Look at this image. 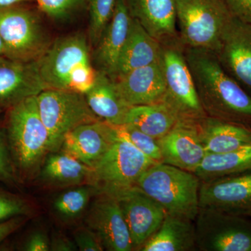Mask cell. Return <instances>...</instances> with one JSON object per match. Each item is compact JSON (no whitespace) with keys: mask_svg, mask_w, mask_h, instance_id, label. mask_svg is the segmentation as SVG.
I'll use <instances>...</instances> for the list:
<instances>
[{"mask_svg":"<svg viewBox=\"0 0 251 251\" xmlns=\"http://www.w3.org/2000/svg\"><path fill=\"white\" fill-rule=\"evenodd\" d=\"M184 52L206 115L251 128V96L225 72L215 52L184 47Z\"/></svg>","mask_w":251,"mask_h":251,"instance_id":"1","label":"cell"},{"mask_svg":"<svg viewBox=\"0 0 251 251\" xmlns=\"http://www.w3.org/2000/svg\"><path fill=\"white\" fill-rule=\"evenodd\" d=\"M37 96L28 97L10 107L6 136L16 175L23 178L34 176L49 153V132L38 108Z\"/></svg>","mask_w":251,"mask_h":251,"instance_id":"2","label":"cell"},{"mask_svg":"<svg viewBox=\"0 0 251 251\" xmlns=\"http://www.w3.org/2000/svg\"><path fill=\"white\" fill-rule=\"evenodd\" d=\"M36 62L46 90L71 91L85 95L93 87L98 73L92 67L87 39L81 34L57 39Z\"/></svg>","mask_w":251,"mask_h":251,"instance_id":"3","label":"cell"},{"mask_svg":"<svg viewBox=\"0 0 251 251\" xmlns=\"http://www.w3.org/2000/svg\"><path fill=\"white\" fill-rule=\"evenodd\" d=\"M201 181L192 172L163 162L140 176L136 186L163 208L167 214L195 221L200 210Z\"/></svg>","mask_w":251,"mask_h":251,"instance_id":"4","label":"cell"},{"mask_svg":"<svg viewBox=\"0 0 251 251\" xmlns=\"http://www.w3.org/2000/svg\"><path fill=\"white\" fill-rule=\"evenodd\" d=\"M180 42L184 48L217 52L234 17L224 0H175Z\"/></svg>","mask_w":251,"mask_h":251,"instance_id":"5","label":"cell"},{"mask_svg":"<svg viewBox=\"0 0 251 251\" xmlns=\"http://www.w3.org/2000/svg\"><path fill=\"white\" fill-rule=\"evenodd\" d=\"M158 163L117 135V139L93 168L91 185L97 193L115 196L136 186L140 176Z\"/></svg>","mask_w":251,"mask_h":251,"instance_id":"6","label":"cell"},{"mask_svg":"<svg viewBox=\"0 0 251 251\" xmlns=\"http://www.w3.org/2000/svg\"><path fill=\"white\" fill-rule=\"evenodd\" d=\"M161 64L166 92L163 102L169 105L180 120L198 122L207 116L202 106L192 74L179 38L161 44Z\"/></svg>","mask_w":251,"mask_h":251,"instance_id":"7","label":"cell"},{"mask_svg":"<svg viewBox=\"0 0 251 251\" xmlns=\"http://www.w3.org/2000/svg\"><path fill=\"white\" fill-rule=\"evenodd\" d=\"M36 98L39 113L49 132L51 153L59 151L69 132L100 120L91 110L84 94L47 89Z\"/></svg>","mask_w":251,"mask_h":251,"instance_id":"8","label":"cell"},{"mask_svg":"<svg viewBox=\"0 0 251 251\" xmlns=\"http://www.w3.org/2000/svg\"><path fill=\"white\" fill-rule=\"evenodd\" d=\"M22 4L0 6V35L5 56L31 62L37 60L50 44L37 15Z\"/></svg>","mask_w":251,"mask_h":251,"instance_id":"9","label":"cell"},{"mask_svg":"<svg viewBox=\"0 0 251 251\" xmlns=\"http://www.w3.org/2000/svg\"><path fill=\"white\" fill-rule=\"evenodd\" d=\"M194 223L200 251H251V219L200 208Z\"/></svg>","mask_w":251,"mask_h":251,"instance_id":"10","label":"cell"},{"mask_svg":"<svg viewBox=\"0 0 251 251\" xmlns=\"http://www.w3.org/2000/svg\"><path fill=\"white\" fill-rule=\"evenodd\" d=\"M200 208L251 219V170L201 181Z\"/></svg>","mask_w":251,"mask_h":251,"instance_id":"11","label":"cell"},{"mask_svg":"<svg viewBox=\"0 0 251 251\" xmlns=\"http://www.w3.org/2000/svg\"><path fill=\"white\" fill-rule=\"evenodd\" d=\"M215 54L227 75L251 96V24L232 18Z\"/></svg>","mask_w":251,"mask_h":251,"instance_id":"12","label":"cell"},{"mask_svg":"<svg viewBox=\"0 0 251 251\" xmlns=\"http://www.w3.org/2000/svg\"><path fill=\"white\" fill-rule=\"evenodd\" d=\"M134 249H141L161 227L166 216L159 204L135 186L117 193Z\"/></svg>","mask_w":251,"mask_h":251,"instance_id":"13","label":"cell"},{"mask_svg":"<svg viewBox=\"0 0 251 251\" xmlns=\"http://www.w3.org/2000/svg\"><path fill=\"white\" fill-rule=\"evenodd\" d=\"M99 195L86 219L89 228L97 234L105 250H133L129 229L119 201L109 195Z\"/></svg>","mask_w":251,"mask_h":251,"instance_id":"14","label":"cell"},{"mask_svg":"<svg viewBox=\"0 0 251 251\" xmlns=\"http://www.w3.org/2000/svg\"><path fill=\"white\" fill-rule=\"evenodd\" d=\"M157 141L162 162L184 171L193 173L206 154L198 122L179 120L169 133Z\"/></svg>","mask_w":251,"mask_h":251,"instance_id":"15","label":"cell"},{"mask_svg":"<svg viewBox=\"0 0 251 251\" xmlns=\"http://www.w3.org/2000/svg\"><path fill=\"white\" fill-rule=\"evenodd\" d=\"M46 90L36 60L22 62L0 56V108H7Z\"/></svg>","mask_w":251,"mask_h":251,"instance_id":"16","label":"cell"},{"mask_svg":"<svg viewBox=\"0 0 251 251\" xmlns=\"http://www.w3.org/2000/svg\"><path fill=\"white\" fill-rule=\"evenodd\" d=\"M117 139L115 126L99 120L69 132L63 140L60 150L94 168Z\"/></svg>","mask_w":251,"mask_h":251,"instance_id":"17","label":"cell"},{"mask_svg":"<svg viewBox=\"0 0 251 251\" xmlns=\"http://www.w3.org/2000/svg\"><path fill=\"white\" fill-rule=\"evenodd\" d=\"M113 80L128 106L160 103L164 100L166 86L161 61L130 71Z\"/></svg>","mask_w":251,"mask_h":251,"instance_id":"18","label":"cell"},{"mask_svg":"<svg viewBox=\"0 0 251 251\" xmlns=\"http://www.w3.org/2000/svg\"><path fill=\"white\" fill-rule=\"evenodd\" d=\"M126 0H117L111 20L96 46L94 59L99 72L113 79L120 54L128 37L131 23Z\"/></svg>","mask_w":251,"mask_h":251,"instance_id":"19","label":"cell"},{"mask_svg":"<svg viewBox=\"0 0 251 251\" xmlns=\"http://www.w3.org/2000/svg\"><path fill=\"white\" fill-rule=\"evenodd\" d=\"M132 17L161 44L179 38L175 0H126Z\"/></svg>","mask_w":251,"mask_h":251,"instance_id":"20","label":"cell"},{"mask_svg":"<svg viewBox=\"0 0 251 251\" xmlns=\"http://www.w3.org/2000/svg\"><path fill=\"white\" fill-rule=\"evenodd\" d=\"M162 45L150 35L136 19L132 17L128 37L119 59L115 77L160 62Z\"/></svg>","mask_w":251,"mask_h":251,"instance_id":"21","label":"cell"},{"mask_svg":"<svg viewBox=\"0 0 251 251\" xmlns=\"http://www.w3.org/2000/svg\"><path fill=\"white\" fill-rule=\"evenodd\" d=\"M207 153H224L251 145V128L206 116L198 122Z\"/></svg>","mask_w":251,"mask_h":251,"instance_id":"22","label":"cell"},{"mask_svg":"<svg viewBox=\"0 0 251 251\" xmlns=\"http://www.w3.org/2000/svg\"><path fill=\"white\" fill-rule=\"evenodd\" d=\"M85 97L91 110L100 120L112 125L125 124L130 107L126 103L115 82L108 75L98 71L95 83Z\"/></svg>","mask_w":251,"mask_h":251,"instance_id":"23","label":"cell"},{"mask_svg":"<svg viewBox=\"0 0 251 251\" xmlns=\"http://www.w3.org/2000/svg\"><path fill=\"white\" fill-rule=\"evenodd\" d=\"M50 153L40 169L39 176L44 184L54 186L91 185L93 168L64 151Z\"/></svg>","mask_w":251,"mask_h":251,"instance_id":"24","label":"cell"},{"mask_svg":"<svg viewBox=\"0 0 251 251\" xmlns=\"http://www.w3.org/2000/svg\"><path fill=\"white\" fill-rule=\"evenodd\" d=\"M197 249L194 221L166 214L159 229L142 251H191Z\"/></svg>","mask_w":251,"mask_h":251,"instance_id":"25","label":"cell"},{"mask_svg":"<svg viewBox=\"0 0 251 251\" xmlns=\"http://www.w3.org/2000/svg\"><path fill=\"white\" fill-rule=\"evenodd\" d=\"M180 120L176 112L165 102L130 107L125 123L133 125L158 140L169 133Z\"/></svg>","mask_w":251,"mask_h":251,"instance_id":"26","label":"cell"},{"mask_svg":"<svg viewBox=\"0 0 251 251\" xmlns=\"http://www.w3.org/2000/svg\"><path fill=\"white\" fill-rule=\"evenodd\" d=\"M251 170V145L224 153H207L193 173L201 181Z\"/></svg>","mask_w":251,"mask_h":251,"instance_id":"27","label":"cell"},{"mask_svg":"<svg viewBox=\"0 0 251 251\" xmlns=\"http://www.w3.org/2000/svg\"><path fill=\"white\" fill-rule=\"evenodd\" d=\"M97 193L92 185H80L59 195L53 203L56 214L64 220L77 219L85 210L91 196Z\"/></svg>","mask_w":251,"mask_h":251,"instance_id":"28","label":"cell"},{"mask_svg":"<svg viewBox=\"0 0 251 251\" xmlns=\"http://www.w3.org/2000/svg\"><path fill=\"white\" fill-rule=\"evenodd\" d=\"M116 2L117 0H89V36L95 47L111 20Z\"/></svg>","mask_w":251,"mask_h":251,"instance_id":"29","label":"cell"},{"mask_svg":"<svg viewBox=\"0 0 251 251\" xmlns=\"http://www.w3.org/2000/svg\"><path fill=\"white\" fill-rule=\"evenodd\" d=\"M113 126L119 136L128 140L135 148L153 161L158 163L162 162L161 149L157 140L129 124Z\"/></svg>","mask_w":251,"mask_h":251,"instance_id":"30","label":"cell"},{"mask_svg":"<svg viewBox=\"0 0 251 251\" xmlns=\"http://www.w3.org/2000/svg\"><path fill=\"white\" fill-rule=\"evenodd\" d=\"M30 210L22 198L0 190V222L16 216H27Z\"/></svg>","mask_w":251,"mask_h":251,"instance_id":"31","label":"cell"},{"mask_svg":"<svg viewBox=\"0 0 251 251\" xmlns=\"http://www.w3.org/2000/svg\"><path fill=\"white\" fill-rule=\"evenodd\" d=\"M39 9L50 17H66L77 9L85 0H35Z\"/></svg>","mask_w":251,"mask_h":251,"instance_id":"32","label":"cell"},{"mask_svg":"<svg viewBox=\"0 0 251 251\" xmlns=\"http://www.w3.org/2000/svg\"><path fill=\"white\" fill-rule=\"evenodd\" d=\"M17 175L10 154L6 133L0 130V181L14 184L17 181Z\"/></svg>","mask_w":251,"mask_h":251,"instance_id":"33","label":"cell"},{"mask_svg":"<svg viewBox=\"0 0 251 251\" xmlns=\"http://www.w3.org/2000/svg\"><path fill=\"white\" fill-rule=\"evenodd\" d=\"M74 242L81 251H102L104 249L97 234L89 227L77 229L74 233Z\"/></svg>","mask_w":251,"mask_h":251,"instance_id":"34","label":"cell"},{"mask_svg":"<svg viewBox=\"0 0 251 251\" xmlns=\"http://www.w3.org/2000/svg\"><path fill=\"white\" fill-rule=\"evenodd\" d=\"M23 250L26 251H50V239L45 232L36 231L31 233L23 244Z\"/></svg>","mask_w":251,"mask_h":251,"instance_id":"35","label":"cell"},{"mask_svg":"<svg viewBox=\"0 0 251 251\" xmlns=\"http://www.w3.org/2000/svg\"><path fill=\"white\" fill-rule=\"evenodd\" d=\"M224 1L234 17L251 24V0H224Z\"/></svg>","mask_w":251,"mask_h":251,"instance_id":"36","label":"cell"},{"mask_svg":"<svg viewBox=\"0 0 251 251\" xmlns=\"http://www.w3.org/2000/svg\"><path fill=\"white\" fill-rule=\"evenodd\" d=\"M24 216H16L0 222V243L3 242L5 239L14 233L22 226L25 221Z\"/></svg>","mask_w":251,"mask_h":251,"instance_id":"37","label":"cell"},{"mask_svg":"<svg viewBox=\"0 0 251 251\" xmlns=\"http://www.w3.org/2000/svg\"><path fill=\"white\" fill-rule=\"evenodd\" d=\"M76 244L61 234L54 233L50 239V251H74L77 250Z\"/></svg>","mask_w":251,"mask_h":251,"instance_id":"38","label":"cell"},{"mask_svg":"<svg viewBox=\"0 0 251 251\" xmlns=\"http://www.w3.org/2000/svg\"><path fill=\"white\" fill-rule=\"evenodd\" d=\"M34 0H0V6L24 4V3L30 2Z\"/></svg>","mask_w":251,"mask_h":251,"instance_id":"39","label":"cell"},{"mask_svg":"<svg viewBox=\"0 0 251 251\" xmlns=\"http://www.w3.org/2000/svg\"><path fill=\"white\" fill-rule=\"evenodd\" d=\"M3 55H5V46L2 38L0 35V56Z\"/></svg>","mask_w":251,"mask_h":251,"instance_id":"40","label":"cell"}]
</instances>
